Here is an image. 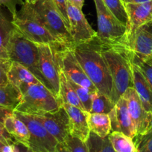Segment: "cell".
<instances>
[{"label": "cell", "mask_w": 152, "mask_h": 152, "mask_svg": "<svg viewBox=\"0 0 152 152\" xmlns=\"http://www.w3.org/2000/svg\"><path fill=\"white\" fill-rule=\"evenodd\" d=\"M62 106L69 116V134L86 142L90 133L87 122L89 112L66 102H63Z\"/></svg>", "instance_id": "2e32d148"}, {"label": "cell", "mask_w": 152, "mask_h": 152, "mask_svg": "<svg viewBox=\"0 0 152 152\" xmlns=\"http://www.w3.org/2000/svg\"><path fill=\"white\" fill-rule=\"evenodd\" d=\"M7 145V144L4 143L3 142H1V140H0V152H3V150H4V146Z\"/></svg>", "instance_id": "b9f144b4"}, {"label": "cell", "mask_w": 152, "mask_h": 152, "mask_svg": "<svg viewBox=\"0 0 152 152\" xmlns=\"http://www.w3.org/2000/svg\"><path fill=\"white\" fill-rule=\"evenodd\" d=\"M108 136L100 137L90 132L86 141L89 152H115Z\"/></svg>", "instance_id": "4316f807"}, {"label": "cell", "mask_w": 152, "mask_h": 152, "mask_svg": "<svg viewBox=\"0 0 152 152\" xmlns=\"http://www.w3.org/2000/svg\"><path fill=\"white\" fill-rule=\"evenodd\" d=\"M55 152H70V151H69L68 148L66 147V145H64L63 143H61V142H59L58 146H57L56 151H55Z\"/></svg>", "instance_id": "60d3db41"}, {"label": "cell", "mask_w": 152, "mask_h": 152, "mask_svg": "<svg viewBox=\"0 0 152 152\" xmlns=\"http://www.w3.org/2000/svg\"><path fill=\"white\" fill-rule=\"evenodd\" d=\"M134 88H135L143 107L146 111L152 114V90L140 71L139 68L132 63Z\"/></svg>", "instance_id": "ac0fdd59"}, {"label": "cell", "mask_w": 152, "mask_h": 152, "mask_svg": "<svg viewBox=\"0 0 152 152\" xmlns=\"http://www.w3.org/2000/svg\"><path fill=\"white\" fill-rule=\"evenodd\" d=\"M67 13L69 22V32L73 42H84L96 37L97 32L91 28L82 10L68 3Z\"/></svg>", "instance_id": "5bb4252c"}, {"label": "cell", "mask_w": 152, "mask_h": 152, "mask_svg": "<svg viewBox=\"0 0 152 152\" xmlns=\"http://www.w3.org/2000/svg\"><path fill=\"white\" fill-rule=\"evenodd\" d=\"M97 12V37L107 45L128 47V28L122 24L104 4L102 0H94Z\"/></svg>", "instance_id": "8992f818"}, {"label": "cell", "mask_w": 152, "mask_h": 152, "mask_svg": "<svg viewBox=\"0 0 152 152\" xmlns=\"http://www.w3.org/2000/svg\"><path fill=\"white\" fill-rule=\"evenodd\" d=\"M111 124V132H119L134 140L137 130L127 105L125 98L121 96L114 108L108 114Z\"/></svg>", "instance_id": "9a60e30c"}, {"label": "cell", "mask_w": 152, "mask_h": 152, "mask_svg": "<svg viewBox=\"0 0 152 152\" xmlns=\"http://www.w3.org/2000/svg\"><path fill=\"white\" fill-rule=\"evenodd\" d=\"M67 1H68V3L75 6V7H77V8L80 9V10H82L83 3H84V0H67Z\"/></svg>", "instance_id": "f35d334b"}, {"label": "cell", "mask_w": 152, "mask_h": 152, "mask_svg": "<svg viewBox=\"0 0 152 152\" xmlns=\"http://www.w3.org/2000/svg\"><path fill=\"white\" fill-rule=\"evenodd\" d=\"M71 48L85 74L97 90L110 99L113 80L102 53L103 43L99 38L96 36L89 41L74 43Z\"/></svg>", "instance_id": "6da1fadb"}, {"label": "cell", "mask_w": 152, "mask_h": 152, "mask_svg": "<svg viewBox=\"0 0 152 152\" xmlns=\"http://www.w3.org/2000/svg\"><path fill=\"white\" fill-rule=\"evenodd\" d=\"M122 96L127 101L128 111L137 130V135L147 132L152 121V114L145 111L135 88H128Z\"/></svg>", "instance_id": "4fadbf2b"}, {"label": "cell", "mask_w": 152, "mask_h": 152, "mask_svg": "<svg viewBox=\"0 0 152 152\" xmlns=\"http://www.w3.org/2000/svg\"><path fill=\"white\" fill-rule=\"evenodd\" d=\"M107 8L112 13L122 22V24L128 28V16L126 8L121 0H102Z\"/></svg>", "instance_id": "83f0119b"}, {"label": "cell", "mask_w": 152, "mask_h": 152, "mask_svg": "<svg viewBox=\"0 0 152 152\" xmlns=\"http://www.w3.org/2000/svg\"><path fill=\"white\" fill-rule=\"evenodd\" d=\"M128 48L133 63L144 61L152 55V21L139 27L128 38Z\"/></svg>", "instance_id": "8fae6325"}, {"label": "cell", "mask_w": 152, "mask_h": 152, "mask_svg": "<svg viewBox=\"0 0 152 152\" xmlns=\"http://www.w3.org/2000/svg\"><path fill=\"white\" fill-rule=\"evenodd\" d=\"M25 1H26V2L28 3V1H29V0H25Z\"/></svg>", "instance_id": "bcb514c9"}, {"label": "cell", "mask_w": 152, "mask_h": 152, "mask_svg": "<svg viewBox=\"0 0 152 152\" xmlns=\"http://www.w3.org/2000/svg\"><path fill=\"white\" fill-rule=\"evenodd\" d=\"M59 99L61 100V103L66 102L85 111L83 105L77 97L75 91L74 90L67 77L61 70L60 71Z\"/></svg>", "instance_id": "603a6c76"}, {"label": "cell", "mask_w": 152, "mask_h": 152, "mask_svg": "<svg viewBox=\"0 0 152 152\" xmlns=\"http://www.w3.org/2000/svg\"><path fill=\"white\" fill-rule=\"evenodd\" d=\"M22 95L20 90L8 83L4 85H0V105L15 110L21 102Z\"/></svg>", "instance_id": "cb8c5ba5"}, {"label": "cell", "mask_w": 152, "mask_h": 152, "mask_svg": "<svg viewBox=\"0 0 152 152\" xmlns=\"http://www.w3.org/2000/svg\"><path fill=\"white\" fill-rule=\"evenodd\" d=\"M148 59H151V60H152V55H151V56H150V57H149V58H148Z\"/></svg>", "instance_id": "f6af8a7d"}, {"label": "cell", "mask_w": 152, "mask_h": 152, "mask_svg": "<svg viewBox=\"0 0 152 152\" xmlns=\"http://www.w3.org/2000/svg\"><path fill=\"white\" fill-rule=\"evenodd\" d=\"M89 131L100 137H105L111 132V124L107 114L89 113L87 117Z\"/></svg>", "instance_id": "7402d4cb"}, {"label": "cell", "mask_w": 152, "mask_h": 152, "mask_svg": "<svg viewBox=\"0 0 152 152\" xmlns=\"http://www.w3.org/2000/svg\"><path fill=\"white\" fill-rule=\"evenodd\" d=\"M39 51V65L41 74L48 82L52 91L59 99L60 69L55 48L48 44H37Z\"/></svg>", "instance_id": "30bf717a"}, {"label": "cell", "mask_w": 152, "mask_h": 152, "mask_svg": "<svg viewBox=\"0 0 152 152\" xmlns=\"http://www.w3.org/2000/svg\"><path fill=\"white\" fill-rule=\"evenodd\" d=\"M16 117L28 127L30 139L28 147L37 152H55L58 141L45 129L40 122L33 115L14 111Z\"/></svg>", "instance_id": "ba28073f"}, {"label": "cell", "mask_w": 152, "mask_h": 152, "mask_svg": "<svg viewBox=\"0 0 152 152\" xmlns=\"http://www.w3.org/2000/svg\"><path fill=\"white\" fill-rule=\"evenodd\" d=\"M22 97L14 111L31 115H43L56 111L62 106L61 100L41 83L24 84L19 87Z\"/></svg>", "instance_id": "3957f363"}, {"label": "cell", "mask_w": 152, "mask_h": 152, "mask_svg": "<svg viewBox=\"0 0 152 152\" xmlns=\"http://www.w3.org/2000/svg\"><path fill=\"white\" fill-rule=\"evenodd\" d=\"M124 4H142V3L148 2L151 0H121Z\"/></svg>", "instance_id": "ab89813d"}, {"label": "cell", "mask_w": 152, "mask_h": 152, "mask_svg": "<svg viewBox=\"0 0 152 152\" xmlns=\"http://www.w3.org/2000/svg\"><path fill=\"white\" fill-rule=\"evenodd\" d=\"M10 65H11L10 61L0 60V85H4L9 83L7 72Z\"/></svg>", "instance_id": "d6a6232c"}, {"label": "cell", "mask_w": 152, "mask_h": 152, "mask_svg": "<svg viewBox=\"0 0 152 152\" xmlns=\"http://www.w3.org/2000/svg\"><path fill=\"white\" fill-rule=\"evenodd\" d=\"M24 3L22 0H0V6H4L7 7V10L10 12L12 16H14L16 13V5H22Z\"/></svg>", "instance_id": "e575fe53"}, {"label": "cell", "mask_w": 152, "mask_h": 152, "mask_svg": "<svg viewBox=\"0 0 152 152\" xmlns=\"http://www.w3.org/2000/svg\"><path fill=\"white\" fill-rule=\"evenodd\" d=\"M148 130H150V131H152V121L151 123V125H150V127H149V129H148ZM147 130V131H148Z\"/></svg>", "instance_id": "ee69618b"}, {"label": "cell", "mask_w": 152, "mask_h": 152, "mask_svg": "<svg viewBox=\"0 0 152 152\" xmlns=\"http://www.w3.org/2000/svg\"><path fill=\"white\" fill-rule=\"evenodd\" d=\"M35 1H36V0H29L28 3H30V4H34Z\"/></svg>", "instance_id": "7bdbcfd3"}, {"label": "cell", "mask_w": 152, "mask_h": 152, "mask_svg": "<svg viewBox=\"0 0 152 152\" xmlns=\"http://www.w3.org/2000/svg\"><path fill=\"white\" fill-rule=\"evenodd\" d=\"M62 14L63 17L65 19L66 22L67 24L69 29V18H68V13H67V6H68V1L67 0H52Z\"/></svg>", "instance_id": "836d02e7"}, {"label": "cell", "mask_w": 152, "mask_h": 152, "mask_svg": "<svg viewBox=\"0 0 152 152\" xmlns=\"http://www.w3.org/2000/svg\"><path fill=\"white\" fill-rule=\"evenodd\" d=\"M70 152H89L86 142L69 134L63 142Z\"/></svg>", "instance_id": "4dcf8cb0"}, {"label": "cell", "mask_w": 152, "mask_h": 152, "mask_svg": "<svg viewBox=\"0 0 152 152\" xmlns=\"http://www.w3.org/2000/svg\"><path fill=\"white\" fill-rule=\"evenodd\" d=\"M7 77L9 83H12L18 88L24 84L40 83L31 71L16 62H11L7 72Z\"/></svg>", "instance_id": "ffe728a7"}, {"label": "cell", "mask_w": 152, "mask_h": 152, "mask_svg": "<svg viewBox=\"0 0 152 152\" xmlns=\"http://www.w3.org/2000/svg\"><path fill=\"white\" fill-rule=\"evenodd\" d=\"M109 139L115 152H138L134 140L119 132H112Z\"/></svg>", "instance_id": "d4e9b609"}, {"label": "cell", "mask_w": 152, "mask_h": 152, "mask_svg": "<svg viewBox=\"0 0 152 152\" xmlns=\"http://www.w3.org/2000/svg\"><path fill=\"white\" fill-rule=\"evenodd\" d=\"M13 26L30 41L36 44H48L58 48L64 47L42 24L32 4L24 1L19 11L12 16Z\"/></svg>", "instance_id": "277c9868"}, {"label": "cell", "mask_w": 152, "mask_h": 152, "mask_svg": "<svg viewBox=\"0 0 152 152\" xmlns=\"http://www.w3.org/2000/svg\"><path fill=\"white\" fill-rule=\"evenodd\" d=\"M14 26L11 21L4 14L0 6V60L10 61L9 59L7 48L10 36ZM11 62V61H10Z\"/></svg>", "instance_id": "44dd1931"}, {"label": "cell", "mask_w": 152, "mask_h": 152, "mask_svg": "<svg viewBox=\"0 0 152 152\" xmlns=\"http://www.w3.org/2000/svg\"><path fill=\"white\" fill-rule=\"evenodd\" d=\"M125 6L128 16V38L139 27L152 21V0L142 4H126Z\"/></svg>", "instance_id": "e0dca14e"}, {"label": "cell", "mask_w": 152, "mask_h": 152, "mask_svg": "<svg viewBox=\"0 0 152 152\" xmlns=\"http://www.w3.org/2000/svg\"><path fill=\"white\" fill-rule=\"evenodd\" d=\"M70 84L72 85L74 90L75 91L77 95V97L80 99V102L83 105L84 110L87 112H90L91 106H92V94L87 88L81 86L73 83L71 80H68Z\"/></svg>", "instance_id": "f1b7e54d"}, {"label": "cell", "mask_w": 152, "mask_h": 152, "mask_svg": "<svg viewBox=\"0 0 152 152\" xmlns=\"http://www.w3.org/2000/svg\"><path fill=\"white\" fill-rule=\"evenodd\" d=\"M0 140L7 145H11L16 142L11 135L6 130L4 124L1 123H0Z\"/></svg>", "instance_id": "d590c367"}, {"label": "cell", "mask_w": 152, "mask_h": 152, "mask_svg": "<svg viewBox=\"0 0 152 152\" xmlns=\"http://www.w3.org/2000/svg\"><path fill=\"white\" fill-rule=\"evenodd\" d=\"M6 130L8 132L16 142L28 146L30 139V133L26 125L15 114L7 117L4 123Z\"/></svg>", "instance_id": "d6986e66"}, {"label": "cell", "mask_w": 152, "mask_h": 152, "mask_svg": "<svg viewBox=\"0 0 152 152\" xmlns=\"http://www.w3.org/2000/svg\"><path fill=\"white\" fill-rule=\"evenodd\" d=\"M133 63V62H132ZM136 65L139 68L140 71L142 75L144 76L145 79L147 83H148L149 86L152 90V60L150 59H147L144 61H139V62H135Z\"/></svg>", "instance_id": "1f68e13d"}, {"label": "cell", "mask_w": 152, "mask_h": 152, "mask_svg": "<svg viewBox=\"0 0 152 152\" xmlns=\"http://www.w3.org/2000/svg\"><path fill=\"white\" fill-rule=\"evenodd\" d=\"M55 52L60 69L64 73L68 80L86 88L91 93L98 91L85 74L71 47L55 48Z\"/></svg>", "instance_id": "9c48e42d"}, {"label": "cell", "mask_w": 152, "mask_h": 152, "mask_svg": "<svg viewBox=\"0 0 152 152\" xmlns=\"http://www.w3.org/2000/svg\"><path fill=\"white\" fill-rule=\"evenodd\" d=\"M134 142L138 152H152V131L137 135Z\"/></svg>", "instance_id": "f546056e"}, {"label": "cell", "mask_w": 152, "mask_h": 152, "mask_svg": "<svg viewBox=\"0 0 152 152\" xmlns=\"http://www.w3.org/2000/svg\"><path fill=\"white\" fill-rule=\"evenodd\" d=\"M102 53L113 80L110 99L116 104L128 88L134 87L131 52L126 45L103 44Z\"/></svg>", "instance_id": "7a4b0ae2"}, {"label": "cell", "mask_w": 152, "mask_h": 152, "mask_svg": "<svg viewBox=\"0 0 152 152\" xmlns=\"http://www.w3.org/2000/svg\"><path fill=\"white\" fill-rule=\"evenodd\" d=\"M7 53L11 62H18L23 65L52 91L50 86L40 70L37 45L25 38L15 27L10 36Z\"/></svg>", "instance_id": "5b68a950"}, {"label": "cell", "mask_w": 152, "mask_h": 152, "mask_svg": "<svg viewBox=\"0 0 152 152\" xmlns=\"http://www.w3.org/2000/svg\"><path fill=\"white\" fill-rule=\"evenodd\" d=\"M37 17L45 28L64 47H72L73 42L67 24L52 0H36L32 4Z\"/></svg>", "instance_id": "52a82bcc"}, {"label": "cell", "mask_w": 152, "mask_h": 152, "mask_svg": "<svg viewBox=\"0 0 152 152\" xmlns=\"http://www.w3.org/2000/svg\"><path fill=\"white\" fill-rule=\"evenodd\" d=\"M14 114V110L0 105V123L4 124L7 117Z\"/></svg>", "instance_id": "8d00e7d4"}, {"label": "cell", "mask_w": 152, "mask_h": 152, "mask_svg": "<svg viewBox=\"0 0 152 152\" xmlns=\"http://www.w3.org/2000/svg\"><path fill=\"white\" fill-rule=\"evenodd\" d=\"M115 105L108 96L96 91L92 94V106L89 113L108 114Z\"/></svg>", "instance_id": "484cf974"}, {"label": "cell", "mask_w": 152, "mask_h": 152, "mask_svg": "<svg viewBox=\"0 0 152 152\" xmlns=\"http://www.w3.org/2000/svg\"><path fill=\"white\" fill-rule=\"evenodd\" d=\"M33 116L36 120L42 123L45 129L58 142L63 143L66 137L69 134V116L63 106L54 112H48L43 115Z\"/></svg>", "instance_id": "7c38bea8"}, {"label": "cell", "mask_w": 152, "mask_h": 152, "mask_svg": "<svg viewBox=\"0 0 152 152\" xmlns=\"http://www.w3.org/2000/svg\"><path fill=\"white\" fill-rule=\"evenodd\" d=\"M15 147H16V151L17 152H37L34 150H32L31 148H30L29 147H28L27 145H23L22 143H19V142H14Z\"/></svg>", "instance_id": "74e56055"}]
</instances>
